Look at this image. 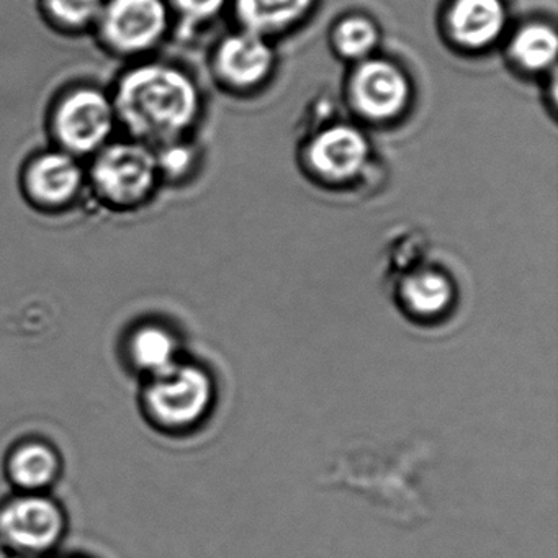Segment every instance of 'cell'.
I'll list each match as a JSON object with an SVG mask.
<instances>
[{"label": "cell", "instance_id": "obj_1", "mask_svg": "<svg viewBox=\"0 0 558 558\" xmlns=\"http://www.w3.org/2000/svg\"><path fill=\"white\" fill-rule=\"evenodd\" d=\"M117 119L140 143H171L194 123L198 93L181 71L166 64H145L120 81Z\"/></svg>", "mask_w": 558, "mask_h": 558}, {"label": "cell", "instance_id": "obj_2", "mask_svg": "<svg viewBox=\"0 0 558 558\" xmlns=\"http://www.w3.org/2000/svg\"><path fill=\"white\" fill-rule=\"evenodd\" d=\"M156 155L140 142L116 143L97 155L93 182L97 192L117 205H133L148 197L158 181Z\"/></svg>", "mask_w": 558, "mask_h": 558}, {"label": "cell", "instance_id": "obj_3", "mask_svg": "<svg viewBox=\"0 0 558 558\" xmlns=\"http://www.w3.org/2000/svg\"><path fill=\"white\" fill-rule=\"evenodd\" d=\"M116 122L112 100L100 90L83 87L61 100L54 112L53 129L64 151L81 156L106 148Z\"/></svg>", "mask_w": 558, "mask_h": 558}, {"label": "cell", "instance_id": "obj_4", "mask_svg": "<svg viewBox=\"0 0 558 558\" xmlns=\"http://www.w3.org/2000/svg\"><path fill=\"white\" fill-rule=\"evenodd\" d=\"M214 401V381L198 365L179 364L155 375L148 404L156 420L171 427H187L207 414Z\"/></svg>", "mask_w": 558, "mask_h": 558}, {"label": "cell", "instance_id": "obj_5", "mask_svg": "<svg viewBox=\"0 0 558 558\" xmlns=\"http://www.w3.org/2000/svg\"><path fill=\"white\" fill-rule=\"evenodd\" d=\"M395 303L401 315L416 325H437L456 308L457 286L452 274L421 257L393 270Z\"/></svg>", "mask_w": 558, "mask_h": 558}, {"label": "cell", "instance_id": "obj_6", "mask_svg": "<svg viewBox=\"0 0 558 558\" xmlns=\"http://www.w3.org/2000/svg\"><path fill=\"white\" fill-rule=\"evenodd\" d=\"M63 532L64 518L58 506L38 496L15 499L0 512V541L9 554L47 557Z\"/></svg>", "mask_w": 558, "mask_h": 558}, {"label": "cell", "instance_id": "obj_7", "mask_svg": "<svg viewBox=\"0 0 558 558\" xmlns=\"http://www.w3.org/2000/svg\"><path fill=\"white\" fill-rule=\"evenodd\" d=\"M107 44L125 54L155 47L168 28L165 0H109L99 17Z\"/></svg>", "mask_w": 558, "mask_h": 558}, {"label": "cell", "instance_id": "obj_8", "mask_svg": "<svg viewBox=\"0 0 558 558\" xmlns=\"http://www.w3.org/2000/svg\"><path fill=\"white\" fill-rule=\"evenodd\" d=\"M351 100L359 113L371 120L400 116L410 99L407 76L384 60H365L352 74Z\"/></svg>", "mask_w": 558, "mask_h": 558}, {"label": "cell", "instance_id": "obj_9", "mask_svg": "<svg viewBox=\"0 0 558 558\" xmlns=\"http://www.w3.org/2000/svg\"><path fill=\"white\" fill-rule=\"evenodd\" d=\"M368 153L367 138L357 129L335 125L313 140L308 156L312 168L326 181L345 182L364 169Z\"/></svg>", "mask_w": 558, "mask_h": 558}, {"label": "cell", "instance_id": "obj_10", "mask_svg": "<svg viewBox=\"0 0 558 558\" xmlns=\"http://www.w3.org/2000/svg\"><path fill=\"white\" fill-rule=\"evenodd\" d=\"M274 53L263 35L246 34L228 37L217 51L220 76L236 87H253L263 83L272 71Z\"/></svg>", "mask_w": 558, "mask_h": 558}, {"label": "cell", "instance_id": "obj_11", "mask_svg": "<svg viewBox=\"0 0 558 558\" xmlns=\"http://www.w3.org/2000/svg\"><path fill=\"white\" fill-rule=\"evenodd\" d=\"M83 184V169L76 156L51 151L38 156L27 171V189L44 205H63L76 195Z\"/></svg>", "mask_w": 558, "mask_h": 558}, {"label": "cell", "instance_id": "obj_12", "mask_svg": "<svg viewBox=\"0 0 558 558\" xmlns=\"http://www.w3.org/2000/svg\"><path fill=\"white\" fill-rule=\"evenodd\" d=\"M449 25L457 44L478 50L495 44L505 31L506 9L501 0H456Z\"/></svg>", "mask_w": 558, "mask_h": 558}, {"label": "cell", "instance_id": "obj_13", "mask_svg": "<svg viewBox=\"0 0 558 558\" xmlns=\"http://www.w3.org/2000/svg\"><path fill=\"white\" fill-rule=\"evenodd\" d=\"M313 0H236L238 17L257 35L283 31L299 22Z\"/></svg>", "mask_w": 558, "mask_h": 558}, {"label": "cell", "instance_id": "obj_14", "mask_svg": "<svg viewBox=\"0 0 558 558\" xmlns=\"http://www.w3.org/2000/svg\"><path fill=\"white\" fill-rule=\"evenodd\" d=\"M558 38L554 28L532 24L518 32L511 45L515 63L532 73L548 70L557 60Z\"/></svg>", "mask_w": 558, "mask_h": 558}, {"label": "cell", "instance_id": "obj_15", "mask_svg": "<svg viewBox=\"0 0 558 558\" xmlns=\"http://www.w3.org/2000/svg\"><path fill=\"white\" fill-rule=\"evenodd\" d=\"M132 355L140 368L151 372L155 377L178 362V342L166 329L146 326L133 336Z\"/></svg>", "mask_w": 558, "mask_h": 558}, {"label": "cell", "instance_id": "obj_16", "mask_svg": "<svg viewBox=\"0 0 558 558\" xmlns=\"http://www.w3.org/2000/svg\"><path fill=\"white\" fill-rule=\"evenodd\" d=\"M11 473L12 478L24 488H41L57 476V456L44 444H27L12 457Z\"/></svg>", "mask_w": 558, "mask_h": 558}, {"label": "cell", "instance_id": "obj_17", "mask_svg": "<svg viewBox=\"0 0 558 558\" xmlns=\"http://www.w3.org/2000/svg\"><path fill=\"white\" fill-rule=\"evenodd\" d=\"M332 40L338 53L348 60H367L378 44L377 28L367 19H345L336 27Z\"/></svg>", "mask_w": 558, "mask_h": 558}, {"label": "cell", "instance_id": "obj_18", "mask_svg": "<svg viewBox=\"0 0 558 558\" xmlns=\"http://www.w3.org/2000/svg\"><path fill=\"white\" fill-rule=\"evenodd\" d=\"M106 0H45L54 22L68 28H83L99 22Z\"/></svg>", "mask_w": 558, "mask_h": 558}, {"label": "cell", "instance_id": "obj_19", "mask_svg": "<svg viewBox=\"0 0 558 558\" xmlns=\"http://www.w3.org/2000/svg\"><path fill=\"white\" fill-rule=\"evenodd\" d=\"M156 162H158V171L166 172L172 178H179L189 171V166L192 162V155L187 148L178 145V143H165L161 151L156 155Z\"/></svg>", "mask_w": 558, "mask_h": 558}, {"label": "cell", "instance_id": "obj_20", "mask_svg": "<svg viewBox=\"0 0 558 558\" xmlns=\"http://www.w3.org/2000/svg\"><path fill=\"white\" fill-rule=\"evenodd\" d=\"M225 2L227 0H174V5L185 21L197 24L217 15Z\"/></svg>", "mask_w": 558, "mask_h": 558}, {"label": "cell", "instance_id": "obj_21", "mask_svg": "<svg viewBox=\"0 0 558 558\" xmlns=\"http://www.w3.org/2000/svg\"><path fill=\"white\" fill-rule=\"evenodd\" d=\"M11 554H9L8 547H5L4 542L0 541V558H9Z\"/></svg>", "mask_w": 558, "mask_h": 558}, {"label": "cell", "instance_id": "obj_22", "mask_svg": "<svg viewBox=\"0 0 558 558\" xmlns=\"http://www.w3.org/2000/svg\"><path fill=\"white\" fill-rule=\"evenodd\" d=\"M70 558H73V557H70Z\"/></svg>", "mask_w": 558, "mask_h": 558}]
</instances>
